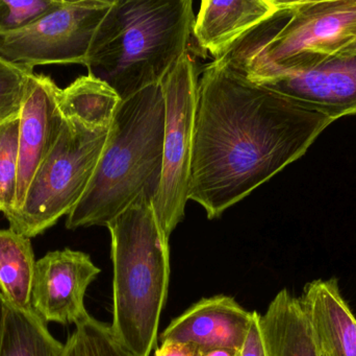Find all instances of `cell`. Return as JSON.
Here are the masks:
<instances>
[{
    "label": "cell",
    "mask_w": 356,
    "mask_h": 356,
    "mask_svg": "<svg viewBox=\"0 0 356 356\" xmlns=\"http://www.w3.org/2000/svg\"><path fill=\"white\" fill-rule=\"evenodd\" d=\"M334 123L222 60L198 79L188 200L209 219L298 160Z\"/></svg>",
    "instance_id": "1"
},
{
    "label": "cell",
    "mask_w": 356,
    "mask_h": 356,
    "mask_svg": "<svg viewBox=\"0 0 356 356\" xmlns=\"http://www.w3.org/2000/svg\"><path fill=\"white\" fill-rule=\"evenodd\" d=\"M194 22L191 0H114L88 54L89 75L122 102L161 85L188 52Z\"/></svg>",
    "instance_id": "2"
},
{
    "label": "cell",
    "mask_w": 356,
    "mask_h": 356,
    "mask_svg": "<svg viewBox=\"0 0 356 356\" xmlns=\"http://www.w3.org/2000/svg\"><path fill=\"white\" fill-rule=\"evenodd\" d=\"M165 131L162 86L146 88L121 102L91 182L67 217L66 228L106 226L160 184Z\"/></svg>",
    "instance_id": "3"
},
{
    "label": "cell",
    "mask_w": 356,
    "mask_h": 356,
    "mask_svg": "<svg viewBox=\"0 0 356 356\" xmlns=\"http://www.w3.org/2000/svg\"><path fill=\"white\" fill-rule=\"evenodd\" d=\"M113 270V334L136 356L158 344L161 315L170 281L169 238L152 198L143 194L106 225Z\"/></svg>",
    "instance_id": "4"
},
{
    "label": "cell",
    "mask_w": 356,
    "mask_h": 356,
    "mask_svg": "<svg viewBox=\"0 0 356 356\" xmlns=\"http://www.w3.org/2000/svg\"><path fill=\"white\" fill-rule=\"evenodd\" d=\"M218 60L252 83L309 70L356 40V0L282 1Z\"/></svg>",
    "instance_id": "5"
},
{
    "label": "cell",
    "mask_w": 356,
    "mask_h": 356,
    "mask_svg": "<svg viewBox=\"0 0 356 356\" xmlns=\"http://www.w3.org/2000/svg\"><path fill=\"white\" fill-rule=\"evenodd\" d=\"M110 129H92L65 119L62 133L31 180L22 206L6 217L10 229L33 238L68 217L91 182Z\"/></svg>",
    "instance_id": "6"
},
{
    "label": "cell",
    "mask_w": 356,
    "mask_h": 356,
    "mask_svg": "<svg viewBox=\"0 0 356 356\" xmlns=\"http://www.w3.org/2000/svg\"><path fill=\"white\" fill-rule=\"evenodd\" d=\"M165 98V131L160 184L152 207L165 235L184 219L188 201L198 70L186 52L161 84Z\"/></svg>",
    "instance_id": "7"
},
{
    "label": "cell",
    "mask_w": 356,
    "mask_h": 356,
    "mask_svg": "<svg viewBox=\"0 0 356 356\" xmlns=\"http://www.w3.org/2000/svg\"><path fill=\"white\" fill-rule=\"evenodd\" d=\"M114 0L62 3L20 31L0 35V56L16 64H83Z\"/></svg>",
    "instance_id": "8"
},
{
    "label": "cell",
    "mask_w": 356,
    "mask_h": 356,
    "mask_svg": "<svg viewBox=\"0 0 356 356\" xmlns=\"http://www.w3.org/2000/svg\"><path fill=\"white\" fill-rule=\"evenodd\" d=\"M102 270L81 251L48 252L35 263L31 309L42 320L75 326L90 317L85 296Z\"/></svg>",
    "instance_id": "9"
},
{
    "label": "cell",
    "mask_w": 356,
    "mask_h": 356,
    "mask_svg": "<svg viewBox=\"0 0 356 356\" xmlns=\"http://www.w3.org/2000/svg\"><path fill=\"white\" fill-rule=\"evenodd\" d=\"M60 90L56 82L48 75L35 72L31 77L20 112L14 212L22 206L31 180L62 133L65 117L58 105Z\"/></svg>",
    "instance_id": "10"
},
{
    "label": "cell",
    "mask_w": 356,
    "mask_h": 356,
    "mask_svg": "<svg viewBox=\"0 0 356 356\" xmlns=\"http://www.w3.org/2000/svg\"><path fill=\"white\" fill-rule=\"evenodd\" d=\"M254 84L293 98L334 121L356 115V52H339L309 70Z\"/></svg>",
    "instance_id": "11"
},
{
    "label": "cell",
    "mask_w": 356,
    "mask_h": 356,
    "mask_svg": "<svg viewBox=\"0 0 356 356\" xmlns=\"http://www.w3.org/2000/svg\"><path fill=\"white\" fill-rule=\"evenodd\" d=\"M253 311L224 295L201 299L171 322L162 341L191 343L201 349L240 350L246 340Z\"/></svg>",
    "instance_id": "12"
},
{
    "label": "cell",
    "mask_w": 356,
    "mask_h": 356,
    "mask_svg": "<svg viewBox=\"0 0 356 356\" xmlns=\"http://www.w3.org/2000/svg\"><path fill=\"white\" fill-rule=\"evenodd\" d=\"M299 300L323 355L356 356V319L336 278L309 282Z\"/></svg>",
    "instance_id": "13"
},
{
    "label": "cell",
    "mask_w": 356,
    "mask_h": 356,
    "mask_svg": "<svg viewBox=\"0 0 356 356\" xmlns=\"http://www.w3.org/2000/svg\"><path fill=\"white\" fill-rule=\"evenodd\" d=\"M278 0L201 2L193 36L203 52L222 58L238 39L278 10Z\"/></svg>",
    "instance_id": "14"
},
{
    "label": "cell",
    "mask_w": 356,
    "mask_h": 356,
    "mask_svg": "<svg viewBox=\"0 0 356 356\" xmlns=\"http://www.w3.org/2000/svg\"><path fill=\"white\" fill-rule=\"evenodd\" d=\"M267 356H321L299 298L280 291L261 315Z\"/></svg>",
    "instance_id": "15"
},
{
    "label": "cell",
    "mask_w": 356,
    "mask_h": 356,
    "mask_svg": "<svg viewBox=\"0 0 356 356\" xmlns=\"http://www.w3.org/2000/svg\"><path fill=\"white\" fill-rule=\"evenodd\" d=\"M121 102L108 84L89 73L77 77L58 93V105L65 119L92 129H110Z\"/></svg>",
    "instance_id": "16"
},
{
    "label": "cell",
    "mask_w": 356,
    "mask_h": 356,
    "mask_svg": "<svg viewBox=\"0 0 356 356\" xmlns=\"http://www.w3.org/2000/svg\"><path fill=\"white\" fill-rule=\"evenodd\" d=\"M35 263L31 238L10 229H0V293L19 309H31Z\"/></svg>",
    "instance_id": "17"
},
{
    "label": "cell",
    "mask_w": 356,
    "mask_h": 356,
    "mask_svg": "<svg viewBox=\"0 0 356 356\" xmlns=\"http://www.w3.org/2000/svg\"><path fill=\"white\" fill-rule=\"evenodd\" d=\"M65 344L52 336L47 323L33 309L6 302L0 356H64Z\"/></svg>",
    "instance_id": "18"
},
{
    "label": "cell",
    "mask_w": 356,
    "mask_h": 356,
    "mask_svg": "<svg viewBox=\"0 0 356 356\" xmlns=\"http://www.w3.org/2000/svg\"><path fill=\"white\" fill-rule=\"evenodd\" d=\"M20 116L0 125V208L4 217L16 206Z\"/></svg>",
    "instance_id": "19"
},
{
    "label": "cell",
    "mask_w": 356,
    "mask_h": 356,
    "mask_svg": "<svg viewBox=\"0 0 356 356\" xmlns=\"http://www.w3.org/2000/svg\"><path fill=\"white\" fill-rule=\"evenodd\" d=\"M33 68L0 56V125L20 116Z\"/></svg>",
    "instance_id": "20"
},
{
    "label": "cell",
    "mask_w": 356,
    "mask_h": 356,
    "mask_svg": "<svg viewBox=\"0 0 356 356\" xmlns=\"http://www.w3.org/2000/svg\"><path fill=\"white\" fill-rule=\"evenodd\" d=\"M63 0H0V35L20 31L58 8Z\"/></svg>",
    "instance_id": "21"
},
{
    "label": "cell",
    "mask_w": 356,
    "mask_h": 356,
    "mask_svg": "<svg viewBox=\"0 0 356 356\" xmlns=\"http://www.w3.org/2000/svg\"><path fill=\"white\" fill-rule=\"evenodd\" d=\"M76 328L83 336L87 356H136L116 340L110 325L91 316Z\"/></svg>",
    "instance_id": "22"
},
{
    "label": "cell",
    "mask_w": 356,
    "mask_h": 356,
    "mask_svg": "<svg viewBox=\"0 0 356 356\" xmlns=\"http://www.w3.org/2000/svg\"><path fill=\"white\" fill-rule=\"evenodd\" d=\"M241 356H267L265 341L261 327V314L253 311L246 340L241 349Z\"/></svg>",
    "instance_id": "23"
},
{
    "label": "cell",
    "mask_w": 356,
    "mask_h": 356,
    "mask_svg": "<svg viewBox=\"0 0 356 356\" xmlns=\"http://www.w3.org/2000/svg\"><path fill=\"white\" fill-rule=\"evenodd\" d=\"M201 348L191 343L163 341L154 356H200Z\"/></svg>",
    "instance_id": "24"
},
{
    "label": "cell",
    "mask_w": 356,
    "mask_h": 356,
    "mask_svg": "<svg viewBox=\"0 0 356 356\" xmlns=\"http://www.w3.org/2000/svg\"><path fill=\"white\" fill-rule=\"evenodd\" d=\"M64 356H87L83 336L77 328L73 334L69 336L68 340L65 344Z\"/></svg>",
    "instance_id": "25"
},
{
    "label": "cell",
    "mask_w": 356,
    "mask_h": 356,
    "mask_svg": "<svg viewBox=\"0 0 356 356\" xmlns=\"http://www.w3.org/2000/svg\"><path fill=\"white\" fill-rule=\"evenodd\" d=\"M200 356H241V351L229 348L201 349Z\"/></svg>",
    "instance_id": "26"
},
{
    "label": "cell",
    "mask_w": 356,
    "mask_h": 356,
    "mask_svg": "<svg viewBox=\"0 0 356 356\" xmlns=\"http://www.w3.org/2000/svg\"><path fill=\"white\" fill-rule=\"evenodd\" d=\"M6 301L0 293V346H1L2 334H3L4 321H6Z\"/></svg>",
    "instance_id": "27"
},
{
    "label": "cell",
    "mask_w": 356,
    "mask_h": 356,
    "mask_svg": "<svg viewBox=\"0 0 356 356\" xmlns=\"http://www.w3.org/2000/svg\"><path fill=\"white\" fill-rule=\"evenodd\" d=\"M342 52H356V40H355V41H353V43L350 44V45H348V46H347L346 48H344V49H343Z\"/></svg>",
    "instance_id": "28"
},
{
    "label": "cell",
    "mask_w": 356,
    "mask_h": 356,
    "mask_svg": "<svg viewBox=\"0 0 356 356\" xmlns=\"http://www.w3.org/2000/svg\"><path fill=\"white\" fill-rule=\"evenodd\" d=\"M320 353H321V356H326L325 355H323V353H322L321 351H320Z\"/></svg>",
    "instance_id": "29"
},
{
    "label": "cell",
    "mask_w": 356,
    "mask_h": 356,
    "mask_svg": "<svg viewBox=\"0 0 356 356\" xmlns=\"http://www.w3.org/2000/svg\"><path fill=\"white\" fill-rule=\"evenodd\" d=\"M0 212H1V208H0Z\"/></svg>",
    "instance_id": "30"
}]
</instances>
